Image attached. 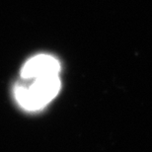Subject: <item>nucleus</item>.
Here are the masks:
<instances>
[{
	"instance_id": "1",
	"label": "nucleus",
	"mask_w": 152,
	"mask_h": 152,
	"mask_svg": "<svg viewBox=\"0 0 152 152\" xmlns=\"http://www.w3.org/2000/svg\"><path fill=\"white\" fill-rule=\"evenodd\" d=\"M60 89L58 74L33 79L30 84L20 83L15 87V98L27 111H38L48 105Z\"/></svg>"
},
{
	"instance_id": "2",
	"label": "nucleus",
	"mask_w": 152,
	"mask_h": 152,
	"mask_svg": "<svg viewBox=\"0 0 152 152\" xmlns=\"http://www.w3.org/2000/svg\"><path fill=\"white\" fill-rule=\"evenodd\" d=\"M60 70L59 61L48 54H39L30 58L21 69L23 79H34L48 75L58 74Z\"/></svg>"
}]
</instances>
